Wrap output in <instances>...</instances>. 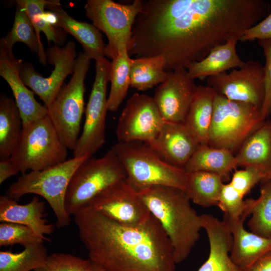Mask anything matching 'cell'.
Wrapping results in <instances>:
<instances>
[{"mask_svg":"<svg viewBox=\"0 0 271 271\" xmlns=\"http://www.w3.org/2000/svg\"><path fill=\"white\" fill-rule=\"evenodd\" d=\"M92 156L87 154L79 158L73 157L45 170L23 174L10 186L7 195L15 199L28 194L41 196L53 210L57 227H66L71 221L65 205L69 183L80 164Z\"/></svg>","mask_w":271,"mask_h":271,"instance_id":"cell-4","label":"cell"},{"mask_svg":"<svg viewBox=\"0 0 271 271\" xmlns=\"http://www.w3.org/2000/svg\"><path fill=\"white\" fill-rule=\"evenodd\" d=\"M92 262V271H108L103 267Z\"/></svg>","mask_w":271,"mask_h":271,"instance_id":"cell-43","label":"cell"},{"mask_svg":"<svg viewBox=\"0 0 271 271\" xmlns=\"http://www.w3.org/2000/svg\"><path fill=\"white\" fill-rule=\"evenodd\" d=\"M264 171L254 166L245 167L244 169L236 170L229 182L243 197L258 183L261 182Z\"/></svg>","mask_w":271,"mask_h":271,"instance_id":"cell-37","label":"cell"},{"mask_svg":"<svg viewBox=\"0 0 271 271\" xmlns=\"http://www.w3.org/2000/svg\"><path fill=\"white\" fill-rule=\"evenodd\" d=\"M137 191L170 239L176 263L185 260L198 241L202 229L201 216L191 206L186 191L162 185Z\"/></svg>","mask_w":271,"mask_h":271,"instance_id":"cell-2","label":"cell"},{"mask_svg":"<svg viewBox=\"0 0 271 271\" xmlns=\"http://www.w3.org/2000/svg\"><path fill=\"white\" fill-rule=\"evenodd\" d=\"M57 16L56 27L72 35L82 45L83 52L95 61L105 56L106 45L100 31L93 24L77 21L61 7L59 1H51L47 7Z\"/></svg>","mask_w":271,"mask_h":271,"instance_id":"cell-21","label":"cell"},{"mask_svg":"<svg viewBox=\"0 0 271 271\" xmlns=\"http://www.w3.org/2000/svg\"><path fill=\"white\" fill-rule=\"evenodd\" d=\"M262 183L260 195L254 199L247 226L252 232L271 237V180Z\"/></svg>","mask_w":271,"mask_h":271,"instance_id":"cell-32","label":"cell"},{"mask_svg":"<svg viewBox=\"0 0 271 271\" xmlns=\"http://www.w3.org/2000/svg\"><path fill=\"white\" fill-rule=\"evenodd\" d=\"M165 64V58L162 56L131 58L130 87L146 91L160 84L167 76Z\"/></svg>","mask_w":271,"mask_h":271,"instance_id":"cell-28","label":"cell"},{"mask_svg":"<svg viewBox=\"0 0 271 271\" xmlns=\"http://www.w3.org/2000/svg\"><path fill=\"white\" fill-rule=\"evenodd\" d=\"M254 199H243L230 183L224 184L217 206L224 212V216L237 220L246 219L251 214Z\"/></svg>","mask_w":271,"mask_h":271,"instance_id":"cell-34","label":"cell"},{"mask_svg":"<svg viewBox=\"0 0 271 271\" xmlns=\"http://www.w3.org/2000/svg\"><path fill=\"white\" fill-rule=\"evenodd\" d=\"M164 122L153 98L134 93L127 100L118 118V142L149 143L157 136Z\"/></svg>","mask_w":271,"mask_h":271,"instance_id":"cell-14","label":"cell"},{"mask_svg":"<svg viewBox=\"0 0 271 271\" xmlns=\"http://www.w3.org/2000/svg\"><path fill=\"white\" fill-rule=\"evenodd\" d=\"M236 167L235 155L231 151L201 145L183 169L186 173L204 171L215 173L224 181L229 179L230 173Z\"/></svg>","mask_w":271,"mask_h":271,"instance_id":"cell-25","label":"cell"},{"mask_svg":"<svg viewBox=\"0 0 271 271\" xmlns=\"http://www.w3.org/2000/svg\"><path fill=\"white\" fill-rule=\"evenodd\" d=\"M262 47L265 62L264 66V96L260 108L262 118L265 120L271 114V40L258 41Z\"/></svg>","mask_w":271,"mask_h":271,"instance_id":"cell-38","label":"cell"},{"mask_svg":"<svg viewBox=\"0 0 271 271\" xmlns=\"http://www.w3.org/2000/svg\"><path fill=\"white\" fill-rule=\"evenodd\" d=\"M48 255L43 242L29 245L19 252L0 251V271H35L45 266Z\"/></svg>","mask_w":271,"mask_h":271,"instance_id":"cell-30","label":"cell"},{"mask_svg":"<svg viewBox=\"0 0 271 271\" xmlns=\"http://www.w3.org/2000/svg\"><path fill=\"white\" fill-rule=\"evenodd\" d=\"M197 87L186 68L167 72L166 79L156 88L153 97L164 121L185 122Z\"/></svg>","mask_w":271,"mask_h":271,"instance_id":"cell-15","label":"cell"},{"mask_svg":"<svg viewBox=\"0 0 271 271\" xmlns=\"http://www.w3.org/2000/svg\"><path fill=\"white\" fill-rule=\"evenodd\" d=\"M147 143L164 162L182 169L201 145L185 123L166 121Z\"/></svg>","mask_w":271,"mask_h":271,"instance_id":"cell-16","label":"cell"},{"mask_svg":"<svg viewBox=\"0 0 271 271\" xmlns=\"http://www.w3.org/2000/svg\"><path fill=\"white\" fill-rule=\"evenodd\" d=\"M265 120L260 108L230 100L217 93L208 146L226 149L234 154Z\"/></svg>","mask_w":271,"mask_h":271,"instance_id":"cell-5","label":"cell"},{"mask_svg":"<svg viewBox=\"0 0 271 271\" xmlns=\"http://www.w3.org/2000/svg\"><path fill=\"white\" fill-rule=\"evenodd\" d=\"M245 219L223 218L232 234L231 259L243 271H250L258 259L271 251V237H262L246 230L243 224Z\"/></svg>","mask_w":271,"mask_h":271,"instance_id":"cell-19","label":"cell"},{"mask_svg":"<svg viewBox=\"0 0 271 271\" xmlns=\"http://www.w3.org/2000/svg\"><path fill=\"white\" fill-rule=\"evenodd\" d=\"M235 156L237 167L254 166L265 172L271 166V120L250 135Z\"/></svg>","mask_w":271,"mask_h":271,"instance_id":"cell-24","label":"cell"},{"mask_svg":"<svg viewBox=\"0 0 271 271\" xmlns=\"http://www.w3.org/2000/svg\"><path fill=\"white\" fill-rule=\"evenodd\" d=\"M46 208L44 202L37 196L25 204H19L16 199L7 195L0 196V221L17 223L32 229L45 241H50L46 235L54 230V225L44 218Z\"/></svg>","mask_w":271,"mask_h":271,"instance_id":"cell-20","label":"cell"},{"mask_svg":"<svg viewBox=\"0 0 271 271\" xmlns=\"http://www.w3.org/2000/svg\"><path fill=\"white\" fill-rule=\"evenodd\" d=\"M22 62L17 59L13 48L0 41V75L9 85L25 126L48 115V108L35 98L20 76Z\"/></svg>","mask_w":271,"mask_h":271,"instance_id":"cell-17","label":"cell"},{"mask_svg":"<svg viewBox=\"0 0 271 271\" xmlns=\"http://www.w3.org/2000/svg\"><path fill=\"white\" fill-rule=\"evenodd\" d=\"M111 149L124 167L126 181L137 190L162 185L185 191V170L164 162L147 143L140 141L118 142Z\"/></svg>","mask_w":271,"mask_h":271,"instance_id":"cell-3","label":"cell"},{"mask_svg":"<svg viewBox=\"0 0 271 271\" xmlns=\"http://www.w3.org/2000/svg\"><path fill=\"white\" fill-rule=\"evenodd\" d=\"M48 62L54 66L50 75L44 77L30 63H22L20 76L24 84L49 107L64 85L66 77L73 72L77 57L76 45L72 41L63 48L55 45L47 53Z\"/></svg>","mask_w":271,"mask_h":271,"instance_id":"cell-11","label":"cell"},{"mask_svg":"<svg viewBox=\"0 0 271 271\" xmlns=\"http://www.w3.org/2000/svg\"><path fill=\"white\" fill-rule=\"evenodd\" d=\"M45 240L29 227L19 224L2 222L0 224V246L19 244L24 247L42 243Z\"/></svg>","mask_w":271,"mask_h":271,"instance_id":"cell-35","label":"cell"},{"mask_svg":"<svg viewBox=\"0 0 271 271\" xmlns=\"http://www.w3.org/2000/svg\"><path fill=\"white\" fill-rule=\"evenodd\" d=\"M207 234L209 253L198 271H243L231 259L232 237L227 223L209 214L201 215Z\"/></svg>","mask_w":271,"mask_h":271,"instance_id":"cell-18","label":"cell"},{"mask_svg":"<svg viewBox=\"0 0 271 271\" xmlns=\"http://www.w3.org/2000/svg\"><path fill=\"white\" fill-rule=\"evenodd\" d=\"M1 42L13 48L18 42L26 44L34 53L38 54L39 41L33 25L25 10L17 5L11 30Z\"/></svg>","mask_w":271,"mask_h":271,"instance_id":"cell-33","label":"cell"},{"mask_svg":"<svg viewBox=\"0 0 271 271\" xmlns=\"http://www.w3.org/2000/svg\"><path fill=\"white\" fill-rule=\"evenodd\" d=\"M267 180H271V166L269 168V169L265 172L263 179L261 182Z\"/></svg>","mask_w":271,"mask_h":271,"instance_id":"cell-42","label":"cell"},{"mask_svg":"<svg viewBox=\"0 0 271 271\" xmlns=\"http://www.w3.org/2000/svg\"><path fill=\"white\" fill-rule=\"evenodd\" d=\"M67 148L49 116L23 127L11 159L19 172L45 170L67 160Z\"/></svg>","mask_w":271,"mask_h":271,"instance_id":"cell-7","label":"cell"},{"mask_svg":"<svg viewBox=\"0 0 271 271\" xmlns=\"http://www.w3.org/2000/svg\"><path fill=\"white\" fill-rule=\"evenodd\" d=\"M216 92L207 85H199L190 105L185 123L200 142L208 145Z\"/></svg>","mask_w":271,"mask_h":271,"instance_id":"cell-23","label":"cell"},{"mask_svg":"<svg viewBox=\"0 0 271 271\" xmlns=\"http://www.w3.org/2000/svg\"><path fill=\"white\" fill-rule=\"evenodd\" d=\"M23 122L16 103L12 98L0 97V158H11L20 139Z\"/></svg>","mask_w":271,"mask_h":271,"instance_id":"cell-27","label":"cell"},{"mask_svg":"<svg viewBox=\"0 0 271 271\" xmlns=\"http://www.w3.org/2000/svg\"><path fill=\"white\" fill-rule=\"evenodd\" d=\"M238 41V38L232 37L212 49L202 60L190 63L186 68L189 76L194 80H204L229 69L241 67L245 62L241 60L236 52Z\"/></svg>","mask_w":271,"mask_h":271,"instance_id":"cell-22","label":"cell"},{"mask_svg":"<svg viewBox=\"0 0 271 271\" xmlns=\"http://www.w3.org/2000/svg\"><path fill=\"white\" fill-rule=\"evenodd\" d=\"M74 222L90 260L108 271H175L172 243L151 214L135 226L121 224L86 206Z\"/></svg>","mask_w":271,"mask_h":271,"instance_id":"cell-1","label":"cell"},{"mask_svg":"<svg viewBox=\"0 0 271 271\" xmlns=\"http://www.w3.org/2000/svg\"><path fill=\"white\" fill-rule=\"evenodd\" d=\"M250 271H271V251L258 259Z\"/></svg>","mask_w":271,"mask_h":271,"instance_id":"cell-41","label":"cell"},{"mask_svg":"<svg viewBox=\"0 0 271 271\" xmlns=\"http://www.w3.org/2000/svg\"><path fill=\"white\" fill-rule=\"evenodd\" d=\"M143 0L124 5L112 0H88L84 6L86 16L107 37L105 56L113 59L127 47L132 28L140 12Z\"/></svg>","mask_w":271,"mask_h":271,"instance_id":"cell-9","label":"cell"},{"mask_svg":"<svg viewBox=\"0 0 271 271\" xmlns=\"http://www.w3.org/2000/svg\"><path fill=\"white\" fill-rule=\"evenodd\" d=\"M19 171L10 158H0V184L10 177L18 174Z\"/></svg>","mask_w":271,"mask_h":271,"instance_id":"cell-40","label":"cell"},{"mask_svg":"<svg viewBox=\"0 0 271 271\" xmlns=\"http://www.w3.org/2000/svg\"><path fill=\"white\" fill-rule=\"evenodd\" d=\"M51 1L47 0H18L17 5L22 7L29 16L35 29L39 43L38 56L43 65L47 64V56L41 40L40 33L43 32L49 42H52L55 45L63 43L64 36L63 32L49 24L44 17L45 8Z\"/></svg>","mask_w":271,"mask_h":271,"instance_id":"cell-29","label":"cell"},{"mask_svg":"<svg viewBox=\"0 0 271 271\" xmlns=\"http://www.w3.org/2000/svg\"><path fill=\"white\" fill-rule=\"evenodd\" d=\"M91 59L84 53L77 57L72 76L64 85L48 108V116L60 140L68 149L73 151L79 137L84 111L85 78Z\"/></svg>","mask_w":271,"mask_h":271,"instance_id":"cell-8","label":"cell"},{"mask_svg":"<svg viewBox=\"0 0 271 271\" xmlns=\"http://www.w3.org/2000/svg\"><path fill=\"white\" fill-rule=\"evenodd\" d=\"M87 206L109 219L127 226L140 225L151 215L138 191L126 179L102 191Z\"/></svg>","mask_w":271,"mask_h":271,"instance_id":"cell-12","label":"cell"},{"mask_svg":"<svg viewBox=\"0 0 271 271\" xmlns=\"http://www.w3.org/2000/svg\"><path fill=\"white\" fill-rule=\"evenodd\" d=\"M219 175L204 171L186 173L185 191L190 201L203 207L217 206L224 184Z\"/></svg>","mask_w":271,"mask_h":271,"instance_id":"cell-26","label":"cell"},{"mask_svg":"<svg viewBox=\"0 0 271 271\" xmlns=\"http://www.w3.org/2000/svg\"><path fill=\"white\" fill-rule=\"evenodd\" d=\"M130 59L127 50L119 53L111 62L109 72L110 89L107 97L108 110L115 111L125 98L130 87Z\"/></svg>","mask_w":271,"mask_h":271,"instance_id":"cell-31","label":"cell"},{"mask_svg":"<svg viewBox=\"0 0 271 271\" xmlns=\"http://www.w3.org/2000/svg\"><path fill=\"white\" fill-rule=\"evenodd\" d=\"M35 271H92V262L67 253H53L48 256L44 267Z\"/></svg>","mask_w":271,"mask_h":271,"instance_id":"cell-36","label":"cell"},{"mask_svg":"<svg viewBox=\"0 0 271 271\" xmlns=\"http://www.w3.org/2000/svg\"><path fill=\"white\" fill-rule=\"evenodd\" d=\"M271 40V12L259 23L246 30L239 41Z\"/></svg>","mask_w":271,"mask_h":271,"instance_id":"cell-39","label":"cell"},{"mask_svg":"<svg viewBox=\"0 0 271 271\" xmlns=\"http://www.w3.org/2000/svg\"><path fill=\"white\" fill-rule=\"evenodd\" d=\"M207 85L230 100L261 108L264 96V66L248 60L240 68L206 79Z\"/></svg>","mask_w":271,"mask_h":271,"instance_id":"cell-13","label":"cell"},{"mask_svg":"<svg viewBox=\"0 0 271 271\" xmlns=\"http://www.w3.org/2000/svg\"><path fill=\"white\" fill-rule=\"evenodd\" d=\"M111 62L105 57L96 60L95 76L85 110V117L81 135L73 151L74 158L93 156L105 141L107 107V86L109 81Z\"/></svg>","mask_w":271,"mask_h":271,"instance_id":"cell-10","label":"cell"},{"mask_svg":"<svg viewBox=\"0 0 271 271\" xmlns=\"http://www.w3.org/2000/svg\"><path fill=\"white\" fill-rule=\"evenodd\" d=\"M126 178L124 167L111 149L100 158L87 159L69 183L65 200L67 213L73 215L102 191Z\"/></svg>","mask_w":271,"mask_h":271,"instance_id":"cell-6","label":"cell"}]
</instances>
